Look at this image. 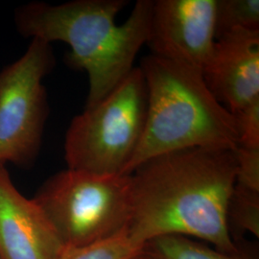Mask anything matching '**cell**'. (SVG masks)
Listing matches in <instances>:
<instances>
[{"instance_id":"cell-14","label":"cell","mask_w":259,"mask_h":259,"mask_svg":"<svg viewBox=\"0 0 259 259\" xmlns=\"http://www.w3.org/2000/svg\"><path fill=\"white\" fill-rule=\"evenodd\" d=\"M234 155L236 161L235 185L259 191V148L238 146Z\"/></svg>"},{"instance_id":"cell-5","label":"cell","mask_w":259,"mask_h":259,"mask_svg":"<svg viewBox=\"0 0 259 259\" xmlns=\"http://www.w3.org/2000/svg\"><path fill=\"white\" fill-rule=\"evenodd\" d=\"M33 200L65 248L89 246L127 231L131 178L67 168L48 178Z\"/></svg>"},{"instance_id":"cell-8","label":"cell","mask_w":259,"mask_h":259,"mask_svg":"<svg viewBox=\"0 0 259 259\" xmlns=\"http://www.w3.org/2000/svg\"><path fill=\"white\" fill-rule=\"evenodd\" d=\"M64 249L40 207L0 166V259H59Z\"/></svg>"},{"instance_id":"cell-1","label":"cell","mask_w":259,"mask_h":259,"mask_svg":"<svg viewBox=\"0 0 259 259\" xmlns=\"http://www.w3.org/2000/svg\"><path fill=\"white\" fill-rule=\"evenodd\" d=\"M233 150L187 148L152 157L131 174L127 232L139 247L168 235L237 249L227 226L234 185Z\"/></svg>"},{"instance_id":"cell-7","label":"cell","mask_w":259,"mask_h":259,"mask_svg":"<svg viewBox=\"0 0 259 259\" xmlns=\"http://www.w3.org/2000/svg\"><path fill=\"white\" fill-rule=\"evenodd\" d=\"M217 0H154L147 46L161 57L204 73L216 41Z\"/></svg>"},{"instance_id":"cell-3","label":"cell","mask_w":259,"mask_h":259,"mask_svg":"<svg viewBox=\"0 0 259 259\" xmlns=\"http://www.w3.org/2000/svg\"><path fill=\"white\" fill-rule=\"evenodd\" d=\"M139 67L147 90L146 120L124 175L152 157L178 150H236L234 115L214 97L202 72L153 54L144 57Z\"/></svg>"},{"instance_id":"cell-10","label":"cell","mask_w":259,"mask_h":259,"mask_svg":"<svg viewBox=\"0 0 259 259\" xmlns=\"http://www.w3.org/2000/svg\"><path fill=\"white\" fill-rule=\"evenodd\" d=\"M157 259H258L254 244L243 241L234 251H224L193 238L168 235L150 241L143 246Z\"/></svg>"},{"instance_id":"cell-2","label":"cell","mask_w":259,"mask_h":259,"mask_svg":"<svg viewBox=\"0 0 259 259\" xmlns=\"http://www.w3.org/2000/svg\"><path fill=\"white\" fill-rule=\"evenodd\" d=\"M127 0H74L62 4L30 2L15 11L16 28L23 37L70 47L67 63L89 75L85 108L99 102L135 68L140 48L147 45L154 0H139L129 18L116 24Z\"/></svg>"},{"instance_id":"cell-12","label":"cell","mask_w":259,"mask_h":259,"mask_svg":"<svg viewBox=\"0 0 259 259\" xmlns=\"http://www.w3.org/2000/svg\"><path fill=\"white\" fill-rule=\"evenodd\" d=\"M216 39L235 30H259V0H217Z\"/></svg>"},{"instance_id":"cell-13","label":"cell","mask_w":259,"mask_h":259,"mask_svg":"<svg viewBox=\"0 0 259 259\" xmlns=\"http://www.w3.org/2000/svg\"><path fill=\"white\" fill-rule=\"evenodd\" d=\"M142 248L132 240L125 231L93 245L65 248L59 259H127Z\"/></svg>"},{"instance_id":"cell-4","label":"cell","mask_w":259,"mask_h":259,"mask_svg":"<svg viewBox=\"0 0 259 259\" xmlns=\"http://www.w3.org/2000/svg\"><path fill=\"white\" fill-rule=\"evenodd\" d=\"M146 111V83L139 66L70 122L65 139L67 168L99 175H124L142 138Z\"/></svg>"},{"instance_id":"cell-15","label":"cell","mask_w":259,"mask_h":259,"mask_svg":"<svg viewBox=\"0 0 259 259\" xmlns=\"http://www.w3.org/2000/svg\"><path fill=\"white\" fill-rule=\"evenodd\" d=\"M232 114L239 137L238 146L259 148V99Z\"/></svg>"},{"instance_id":"cell-16","label":"cell","mask_w":259,"mask_h":259,"mask_svg":"<svg viewBox=\"0 0 259 259\" xmlns=\"http://www.w3.org/2000/svg\"><path fill=\"white\" fill-rule=\"evenodd\" d=\"M127 259H157L153 253H151L149 250L145 248H142L140 250L133 253L130 257Z\"/></svg>"},{"instance_id":"cell-6","label":"cell","mask_w":259,"mask_h":259,"mask_svg":"<svg viewBox=\"0 0 259 259\" xmlns=\"http://www.w3.org/2000/svg\"><path fill=\"white\" fill-rule=\"evenodd\" d=\"M55 66L51 45L32 38L25 53L0 71V166L32 165L49 109L44 79Z\"/></svg>"},{"instance_id":"cell-9","label":"cell","mask_w":259,"mask_h":259,"mask_svg":"<svg viewBox=\"0 0 259 259\" xmlns=\"http://www.w3.org/2000/svg\"><path fill=\"white\" fill-rule=\"evenodd\" d=\"M203 75L214 97L232 113L259 99V30L218 37Z\"/></svg>"},{"instance_id":"cell-11","label":"cell","mask_w":259,"mask_h":259,"mask_svg":"<svg viewBox=\"0 0 259 259\" xmlns=\"http://www.w3.org/2000/svg\"><path fill=\"white\" fill-rule=\"evenodd\" d=\"M227 226L236 245L245 235L259 237V191L234 185L227 209Z\"/></svg>"}]
</instances>
